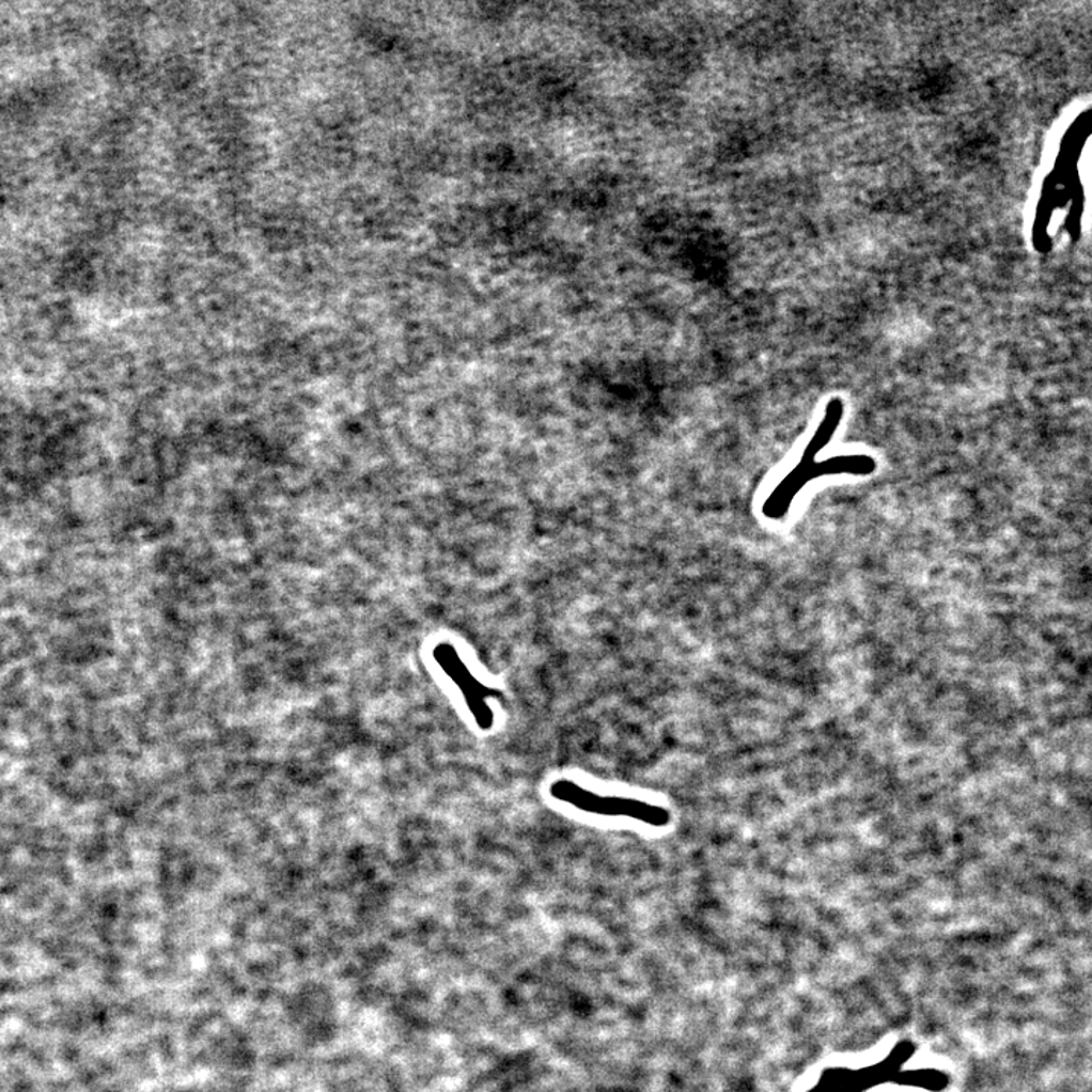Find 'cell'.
I'll list each match as a JSON object with an SVG mask.
<instances>
[{
	"mask_svg": "<svg viewBox=\"0 0 1092 1092\" xmlns=\"http://www.w3.org/2000/svg\"><path fill=\"white\" fill-rule=\"evenodd\" d=\"M844 411V403L839 397L838 400L834 397L827 405L820 425L816 426L815 433L802 450L800 461L792 466L791 471L777 483V486L769 492L763 502L762 513L765 518L783 519L798 494L805 490L812 481L824 479V477H867L876 471V458L867 454H839L818 461L820 452L830 443L831 437L841 426Z\"/></svg>",
	"mask_w": 1092,
	"mask_h": 1092,
	"instance_id": "obj_1",
	"label": "cell"
},
{
	"mask_svg": "<svg viewBox=\"0 0 1092 1092\" xmlns=\"http://www.w3.org/2000/svg\"><path fill=\"white\" fill-rule=\"evenodd\" d=\"M548 792L556 801L588 815L636 821L654 829H665L672 821L671 810L664 806L639 798L598 794L570 779L555 780Z\"/></svg>",
	"mask_w": 1092,
	"mask_h": 1092,
	"instance_id": "obj_2",
	"label": "cell"
},
{
	"mask_svg": "<svg viewBox=\"0 0 1092 1092\" xmlns=\"http://www.w3.org/2000/svg\"><path fill=\"white\" fill-rule=\"evenodd\" d=\"M434 659L439 661L444 674L461 689L466 706H468L473 719H475L477 726L481 730H486V732L490 730L495 724V714L492 711L489 700L492 697H497L495 690L486 688L483 683L473 677L472 672L466 667L465 661L461 659L457 651L448 645V643H443V645H439L434 650Z\"/></svg>",
	"mask_w": 1092,
	"mask_h": 1092,
	"instance_id": "obj_3",
	"label": "cell"
}]
</instances>
